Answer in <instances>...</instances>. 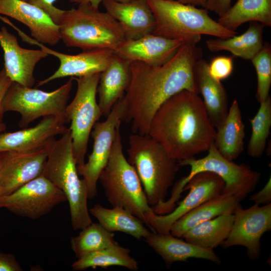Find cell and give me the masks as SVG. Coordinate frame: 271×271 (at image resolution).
Wrapping results in <instances>:
<instances>
[{
	"mask_svg": "<svg viewBox=\"0 0 271 271\" xmlns=\"http://www.w3.org/2000/svg\"><path fill=\"white\" fill-rule=\"evenodd\" d=\"M199 42H185L176 53L161 65L140 61L130 63L131 79L122 101V121L131 123L133 133L148 134L152 118L160 106L184 90L199 93L197 67L202 59Z\"/></svg>",
	"mask_w": 271,
	"mask_h": 271,
	"instance_id": "1",
	"label": "cell"
},
{
	"mask_svg": "<svg viewBox=\"0 0 271 271\" xmlns=\"http://www.w3.org/2000/svg\"><path fill=\"white\" fill-rule=\"evenodd\" d=\"M215 134L202 99L198 94L184 90L158 109L148 134L179 162L208 151Z\"/></svg>",
	"mask_w": 271,
	"mask_h": 271,
	"instance_id": "2",
	"label": "cell"
},
{
	"mask_svg": "<svg viewBox=\"0 0 271 271\" xmlns=\"http://www.w3.org/2000/svg\"><path fill=\"white\" fill-rule=\"evenodd\" d=\"M56 25L61 40L67 47L83 51L107 49L114 51L125 39L116 20L88 3L63 10Z\"/></svg>",
	"mask_w": 271,
	"mask_h": 271,
	"instance_id": "3",
	"label": "cell"
},
{
	"mask_svg": "<svg viewBox=\"0 0 271 271\" xmlns=\"http://www.w3.org/2000/svg\"><path fill=\"white\" fill-rule=\"evenodd\" d=\"M128 144L127 161L138 174L149 204H161L179 171L178 161L149 134L134 133Z\"/></svg>",
	"mask_w": 271,
	"mask_h": 271,
	"instance_id": "4",
	"label": "cell"
},
{
	"mask_svg": "<svg viewBox=\"0 0 271 271\" xmlns=\"http://www.w3.org/2000/svg\"><path fill=\"white\" fill-rule=\"evenodd\" d=\"M42 175L65 194L74 230H82L93 222L87 205V187L77 172L69 128L52 144Z\"/></svg>",
	"mask_w": 271,
	"mask_h": 271,
	"instance_id": "5",
	"label": "cell"
},
{
	"mask_svg": "<svg viewBox=\"0 0 271 271\" xmlns=\"http://www.w3.org/2000/svg\"><path fill=\"white\" fill-rule=\"evenodd\" d=\"M155 17L153 34L171 39L199 42L201 36L226 39L238 34L213 20L208 11L174 0H147Z\"/></svg>",
	"mask_w": 271,
	"mask_h": 271,
	"instance_id": "6",
	"label": "cell"
},
{
	"mask_svg": "<svg viewBox=\"0 0 271 271\" xmlns=\"http://www.w3.org/2000/svg\"><path fill=\"white\" fill-rule=\"evenodd\" d=\"M98 180L112 207L128 210L146 223L145 215L153 211L133 167L125 157L120 132L117 128L108 162Z\"/></svg>",
	"mask_w": 271,
	"mask_h": 271,
	"instance_id": "7",
	"label": "cell"
},
{
	"mask_svg": "<svg viewBox=\"0 0 271 271\" xmlns=\"http://www.w3.org/2000/svg\"><path fill=\"white\" fill-rule=\"evenodd\" d=\"M208 151L207 156L203 158L192 157L178 162L179 166H190V172L175 184L172 196L179 199L184 188L192 177L198 173L208 171L217 174L224 181L222 193L235 197L239 202L244 200L256 187L260 173L252 170L248 165L236 164L227 160L220 154L214 143Z\"/></svg>",
	"mask_w": 271,
	"mask_h": 271,
	"instance_id": "8",
	"label": "cell"
},
{
	"mask_svg": "<svg viewBox=\"0 0 271 271\" xmlns=\"http://www.w3.org/2000/svg\"><path fill=\"white\" fill-rule=\"evenodd\" d=\"M100 74L73 77L77 82V91L71 102L66 106L65 118L66 123L71 122L69 128L77 167L85 163V156L91 130L102 115L96 101Z\"/></svg>",
	"mask_w": 271,
	"mask_h": 271,
	"instance_id": "9",
	"label": "cell"
},
{
	"mask_svg": "<svg viewBox=\"0 0 271 271\" xmlns=\"http://www.w3.org/2000/svg\"><path fill=\"white\" fill-rule=\"evenodd\" d=\"M73 80V78L71 77L65 84L51 92L25 87L13 82L4 98L5 111L19 113L21 118L19 126L21 127L27 126L30 122L41 117L56 116L65 120V111Z\"/></svg>",
	"mask_w": 271,
	"mask_h": 271,
	"instance_id": "10",
	"label": "cell"
},
{
	"mask_svg": "<svg viewBox=\"0 0 271 271\" xmlns=\"http://www.w3.org/2000/svg\"><path fill=\"white\" fill-rule=\"evenodd\" d=\"M67 201L64 193L41 175L13 193L0 197V208L17 215L36 219Z\"/></svg>",
	"mask_w": 271,
	"mask_h": 271,
	"instance_id": "11",
	"label": "cell"
},
{
	"mask_svg": "<svg viewBox=\"0 0 271 271\" xmlns=\"http://www.w3.org/2000/svg\"><path fill=\"white\" fill-rule=\"evenodd\" d=\"M122 98L115 103L104 121L95 123L90 133L93 140L92 153L87 163L77 167L78 174L83 177L86 184L88 199L97 195L99 177L108 162L117 128L122 121L124 104Z\"/></svg>",
	"mask_w": 271,
	"mask_h": 271,
	"instance_id": "12",
	"label": "cell"
},
{
	"mask_svg": "<svg viewBox=\"0 0 271 271\" xmlns=\"http://www.w3.org/2000/svg\"><path fill=\"white\" fill-rule=\"evenodd\" d=\"M224 187L223 180L217 174L208 171L198 173L188 182L183 191L188 194L170 213L158 214L154 211L145 215L146 224L153 231L170 233L173 224L182 216L207 200L221 194Z\"/></svg>",
	"mask_w": 271,
	"mask_h": 271,
	"instance_id": "13",
	"label": "cell"
},
{
	"mask_svg": "<svg viewBox=\"0 0 271 271\" xmlns=\"http://www.w3.org/2000/svg\"><path fill=\"white\" fill-rule=\"evenodd\" d=\"M54 141L31 150L0 151L1 197L13 193L42 174L49 150Z\"/></svg>",
	"mask_w": 271,
	"mask_h": 271,
	"instance_id": "14",
	"label": "cell"
},
{
	"mask_svg": "<svg viewBox=\"0 0 271 271\" xmlns=\"http://www.w3.org/2000/svg\"><path fill=\"white\" fill-rule=\"evenodd\" d=\"M233 214L231 230L221 245L224 248L235 245L244 246L250 259H257L261 254L260 239L271 229V204L262 206L254 204L247 209L242 208L239 204Z\"/></svg>",
	"mask_w": 271,
	"mask_h": 271,
	"instance_id": "15",
	"label": "cell"
},
{
	"mask_svg": "<svg viewBox=\"0 0 271 271\" xmlns=\"http://www.w3.org/2000/svg\"><path fill=\"white\" fill-rule=\"evenodd\" d=\"M8 25L18 32L23 41L39 46L48 55L55 56L59 60L60 65L58 69L48 78L39 82L37 86L60 78L68 76L78 77L101 73L107 67L114 54L113 50L107 49L85 50L73 55L64 54L50 49L29 37L11 22H9Z\"/></svg>",
	"mask_w": 271,
	"mask_h": 271,
	"instance_id": "16",
	"label": "cell"
},
{
	"mask_svg": "<svg viewBox=\"0 0 271 271\" xmlns=\"http://www.w3.org/2000/svg\"><path fill=\"white\" fill-rule=\"evenodd\" d=\"M0 45L3 50L4 69L7 75L14 82L32 87L35 79L34 71L36 64L48 54L42 50L21 47L17 38L5 27L0 30Z\"/></svg>",
	"mask_w": 271,
	"mask_h": 271,
	"instance_id": "17",
	"label": "cell"
},
{
	"mask_svg": "<svg viewBox=\"0 0 271 271\" xmlns=\"http://www.w3.org/2000/svg\"><path fill=\"white\" fill-rule=\"evenodd\" d=\"M185 42L151 33L137 39H125L114 53L129 62L161 65L169 60Z\"/></svg>",
	"mask_w": 271,
	"mask_h": 271,
	"instance_id": "18",
	"label": "cell"
},
{
	"mask_svg": "<svg viewBox=\"0 0 271 271\" xmlns=\"http://www.w3.org/2000/svg\"><path fill=\"white\" fill-rule=\"evenodd\" d=\"M0 15L23 23L29 29L33 38L50 46L61 40L59 27L43 10L23 0H0Z\"/></svg>",
	"mask_w": 271,
	"mask_h": 271,
	"instance_id": "19",
	"label": "cell"
},
{
	"mask_svg": "<svg viewBox=\"0 0 271 271\" xmlns=\"http://www.w3.org/2000/svg\"><path fill=\"white\" fill-rule=\"evenodd\" d=\"M65 119L47 116L35 126L14 132L0 133V151H27L45 146L56 140L55 136L67 131Z\"/></svg>",
	"mask_w": 271,
	"mask_h": 271,
	"instance_id": "20",
	"label": "cell"
},
{
	"mask_svg": "<svg viewBox=\"0 0 271 271\" xmlns=\"http://www.w3.org/2000/svg\"><path fill=\"white\" fill-rule=\"evenodd\" d=\"M102 3L106 12L119 24L125 39H137L153 33L155 19L147 0H104Z\"/></svg>",
	"mask_w": 271,
	"mask_h": 271,
	"instance_id": "21",
	"label": "cell"
},
{
	"mask_svg": "<svg viewBox=\"0 0 271 271\" xmlns=\"http://www.w3.org/2000/svg\"><path fill=\"white\" fill-rule=\"evenodd\" d=\"M145 239L168 267L175 262L186 261L190 258L206 259L217 264L221 262L213 249L195 245L171 233L161 234L153 231Z\"/></svg>",
	"mask_w": 271,
	"mask_h": 271,
	"instance_id": "22",
	"label": "cell"
},
{
	"mask_svg": "<svg viewBox=\"0 0 271 271\" xmlns=\"http://www.w3.org/2000/svg\"><path fill=\"white\" fill-rule=\"evenodd\" d=\"M130 63L114 54L107 67L100 74L97 93L98 104L104 116H107L115 103L125 94L131 79Z\"/></svg>",
	"mask_w": 271,
	"mask_h": 271,
	"instance_id": "23",
	"label": "cell"
},
{
	"mask_svg": "<svg viewBox=\"0 0 271 271\" xmlns=\"http://www.w3.org/2000/svg\"><path fill=\"white\" fill-rule=\"evenodd\" d=\"M239 201L234 196L224 193L200 204L175 221L170 228V233L181 238L194 226L218 216L233 214Z\"/></svg>",
	"mask_w": 271,
	"mask_h": 271,
	"instance_id": "24",
	"label": "cell"
},
{
	"mask_svg": "<svg viewBox=\"0 0 271 271\" xmlns=\"http://www.w3.org/2000/svg\"><path fill=\"white\" fill-rule=\"evenodd\" d=\"M197 78L199 93L210 120L217 128L224 121L228 112V98L225 89L220 81L209 74L208 63L201 59L197 67Z\"/></svg>",
	"mask_w": 271,
	"mask_h": 271,
	"instance_id": "25",
	"label": "cell"
},
{
	"mask_svg": "<svg viewBox=\"0 0 271 271\" xmlns=\"http://www.w3.org/2000/svg\"><path fill=\"white\" fill-rule=\"evenodd\" d=\"M245 126L237 100L232 102L223 123L217 128L214 144L224 158L233 161L242 153Z\"/></svg>",
	"mask_w": 271,
	"mask_h": 271,
	"instance_id": "26",
	"label": "cell"
},
{
	"mask_svg": "<svg viewBox=\"0 0 271 271\" xmlns=\"http://www.w3.org/2000/svg\"><path fill=\"white\" fill-rule=\"evenodd\" d=\"M89 211L109 232H123L138 239L145 238L151 233L142 220L123 207L107 208L97 204Z\"/></svg>",
	"mask_w": 271,
	"mask_h": 271,
	"instance_id": "27",
	"label": "cell"
},
{
	"mask_svg": "<svg viewBox=\"0 0 271 271\" xmlns=\"http://www.w3.org/2000/svg\"><path fill=\"white\" fill-rule=\"evenodd\" d=\"M264 26L258 22L250 23L247 30L240 35L221 39H210L206 42L211 52L227 51L233 55L251 60L261 48Z\"/></svg>",
	"mask_w": 271,
	"mask_h": 271,
	"instance_id": "28",
	"label": "cell"
},
{
	"mask_svg": "<svg viewBox=\"0 0 271 271\" xmlns=\"http://www.w3.org/2000/svg\"><path fill=\"white\" fill-rule=\"evenodd\" d=\"M252 21L271 26V0H237L217 22L224 28L235 31L241 24Z\"/></svg>",
	"mask_w": 271,
	"mask_h": 271,
	"instance_id": "29",
	"label": "cell"
},
{
	"mask_svg": "<svg viewBox=\"0 0 271 271\" xmlns=\"http://www.w3.org/2000/svg\"><path fill=\"white\" fill-rule=\"evenodd\" d=\"M234 218V214L218 216L192 227L181 238L195 245L213 249L221 245L227 238Z\"/></svg>",
	"mask_w": 271,
	"mask_h": 271,
	"instance_id": "30",
	"label": "cell"
},
{
	"mask_svg": "<svg viewBox=\"0 0 271 271\" xmlns=\"http://www.w3.org/2000/svg\"><path fill=\"white\" fill-rule=\"evenodd\" d=\"M112 266H122L132 270L139 269L137 261L130 255V250L121 246L117 242L78 258L72 263V268L74 270H82Z\"/></svg>",
	"mask_w": 271,
	"mask_h": 271,
	"instance_id": "31",
	"label": "cell"
},
{
	"mask_svg": "<svg viewBox=\"0 0 271 271\" xmlns=\"http://www.w3.org/2000/svg\"><path fill=\"white\" fill-rule=\"evenodd\" d=\"M114 234L101 224L92 222L70 239L71 246L77 258L104 249L114 243Z\"/></svg>",
	"mask_w": 271,
	"mask_h": 271,
	"instance_id": "32",
	"label": "cell"
},
{
	"mask_svg": "<svg viewBox=\"0 0 271 271\" xmlns=\"http://www.w3.org/2000/svg\"><path fill=\"white\" fill-rule=\"evenodd\" d=\"M251 135L247 147L248 155L252 158L261 157L265 150L271 126V98L269 96L260 103L256 115L249 119Z\"/></svg>",
	"mask_w": 271,
	"mask_h": 271,
	"instance_id": "33",
	"label": "cell"
},
{
	"mask_svg": "<svg viewBox=\"0 0 271 271\" xmlns=\"http://www.w3.org/2000/svg\"><path fill=\"white\" fill-rule=\"evenodd\" d=\"M256 72V98L260 103L269 96L271 85V47L266 43L250 60Z\"/></svg>",
	"mask_w": 271,
	"mask_h": 271,
	"instance_id": "34",
	"label": "cell"
},
{
	"mask_svg": "<svg viewBox=\"0 0 271 271\" xmlns=\"http://www.w3.org/2000/svg\"><path fill=\"white\" fill-rule=\"evenodd\" d=\"M233 70V60L232 57L218 56L208 63L209 75L214 79L221 81L232 74Z\"/></svg>",
	"mask_w": 271,
	"mask_h": 271,
	"instance_id": "35",
	"label": "cell"
},
{
	"mask_svg": "<svg viewBox=\"0 0 271 271\" xmlns=\"http://www.w3.org/2000/svg\"><path fill=\"white\" fill-rule=\"evenodd\" d=\"M56 1L29 0L28 2L43 10L56 25L63 10L59 9L54 6V3Z\"/></svg>",
	"mask_w": 271,
	"mask_h": 271,
	"instance_id": "36",
	"label": "cell"
},
{
	"mask_svg": "<svg viewBox=\"0 0 271 271\" xmlns=\"http://www.w3.org/2000/svg\"><path fill=\"white\" fill-rule=\"evenodd\" d=\"M14 255L0 252V271H22Z\"/></svg>",
	"mask_w": 271,
	"mask_h": 271,
	"instance_id": "37",
	"label": "cell"
},
{
	"mask_svg": "<svg viewBox=\"0 0 271 271\" xmlns=\"http://www.w3.org/2000/svg\"><path fill=\"white\" fill-rule=\"evenodd\" d=\"M250 201L254 204H267L271 202V178L269 177L266 184L259 191L251 195Z\"/></svg>",
	"mask_w": 271,
	"mask_h": 271,
	"instance_id": "38",
	"label": "cell"
},
{
	"mask_svg": "<svg viewBox=\"0 0 271 271\" xmlns=\"http://www.w3.org/2000/svg\"><path fill=\"white\" fill-rule=\"evenodd\" d=\"M12 82L3 68L0 71V123L2 122L4 114L5 112L4 106V98Z\"/></svg>",
	"mask_w": 271,
	"mask_h": 271,
	"instance_id": "39",
	"label": "cell"
},
{
	"mask_svg": "<svg viewBox=\"0 0 271 271\" xmlns=\"http://www.w3.org/2000/svg\"><path fill=\"white\" fill-rule=\"evenodd\" d=\"M231 3V0H207L204 8L220 17L229 9Z\"/></svg>",
	"mask_w": 271,
	"mask_h": 271,
	"instance_id": "40",
	"label": "cell"
},
{
	"mask_svg": "<svg viewBox=\"0 0 271 271\" xmlns=\"http://www.w3.org/2000/svg\"><path fill=\"white\" fill-rule=\"evenodd\" d=\"M104 0H69L70 2L77 4L88 3L93 8L98 9L100 4ZM119 2H127L131 0H114Z\"/></svg>",
	"mask_w": 271,
	"mask_h": 271,
	"instance_id": "41",
	"label": "cell"
},
{
	"mask_svg": "<svg viewBox=\"0 0 271 271\" xmlns=\"http://www.w3.org/2000/svg\"><path fill=\"white\" fill-rule=\"evenodd\" d=\"M185 4H189L194 6H202L204 7L207 0H177Z\"/></svg>",
	"mask_w": 271,
	"mask_h": 271,
	"instance_id": "42",
	"label": "cell"
},
{
	"mask_svg": "<svg viewBox=\"0 0 271 271\" xmlns=\"http://www.w3.org/2000/svg\"><path fill=\"white\" fill-rule=\"evenodd\" d=\"M6 128V125L4 123H0V133L5 131Z\"/></svg>",
	"mask_w": 271,
	"mask_h": 271,
	"instance_id": "43",
	"label": "cell"
},
{
	"mask_svg": "<svg viewBox=\"0 0 271 271\" xmlns=\"http://www.w3.org/2000/svg\"><path fill=\"white\" fill-rule=\"evenodd\" d=\"M23 1L28 2L29 0H23Z\"/></svg>",
	"mask_w": 271,
	"mask_h": 271,
	"instance_id": "44",
	"label": "cell"
},
{
	"mask_svg": "<svg viewBox=\"0 0 271 271\" xmlns=\"http://www.w3.org/2000/svg\"><path fill=\"white\" fill-rule=\"evenodd\" d=\"M1 197V195H0V197Z\"/></svg>",
	"mask_w": 271,
	"mask_h": 271,
	"instance_id": "45",
	"label": "cell"
}]
</instances>
